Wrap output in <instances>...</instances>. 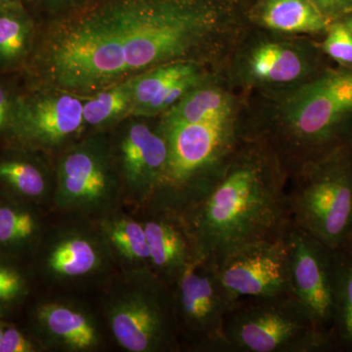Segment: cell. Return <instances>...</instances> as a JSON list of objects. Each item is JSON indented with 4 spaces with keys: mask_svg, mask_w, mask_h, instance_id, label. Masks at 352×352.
<instances>
[{
    "mask_svg": "<svg viewBox=\"0 0 352 352\" xmlns=\"http://www.w3.org/2000/svg\"><path fill=\"white\" fill-rule=\"evenodd\" d=\"M238 29L227 0H88L48 24L32 73L41 87L87 97L164 65L212 64Z\"/></svg>",
    "mask_w": 352,
    "mask_h": 352,
    "instance_id": "6da1fadb",
    "label": "cell"
},
{
    "mask_svg": "<svg viewBox=\"0 0 352 352\" xmlns=\"http://www.w3.org/2000/svg\"><path fill=\"white\" fill-rule=\"evenodd\" d=\"M288 175L267 141L241 143L214 188L182 214L197 256L215 266L243 245L283 237Z\"/></svg>",
    "mask_w": 352,
    "mask_h": 352,
    "instance_id": "7a4b0ae2",
    "label": "cell"
},
{
    "mask_svg": "<svg viewBox=\"0 0 352 352\" xmlns=\"http://www.w3.org/2000/svg\"><path fill=\"white\" fill-rule=\"evenodd\" d=\"M275 113L252 131L276 153L288 179L310 162L352 143V68H325L285 94Z\"/></svg>",
    "mask_w": 352,
    "mask_h": 352,
    "instance_id": "3957f363",
    "label": "cell"
},
{
    "mask_svg": "<svg viewBox=\"0 0 352 352\" xmlns=\"http://www.w3.org/2000/svg\"><path fill=\"white\" fill-rule=\"evenodd\" d=\"M159 127L168 143V164L161 185L143 212L166 210L182 217L226 173L245 138V126L237 116L220 122Z\"/></svg>",
    "mask_w": 352,
    "mask_h": 352,
    "instance_id": "277c9868",
    "label": "cell"
},
{
    "mask_svg": "<svg viewBox=\"0 0 352 352\" xmlns=\"http://www.w3.org/2000/svg\"><path fill=\"white\" fill-rule=\"evenodd\" d=\"M99 293L109 338L122 351H182L171 287L154 271L119 270Z\"/></svg>",
    "mask_w": 352,
    "mask_h": 352,
    "instance_id": "5b68a950",
    "label": "cell"
},
{
    "mask_svg": "<svg viewBox=\"0 0 352 352\" xmlns=\"http://www.w3.org/2000/svg\"><path fill=\"white\" fill-rule=\"evenodd\" d=\"M55 214L30 259L32 279L53 294L100 289L120 268L98 221Z\"/></svg>",
    "mask_w": 352,
    "mask_h": 352,
    "instance_id": "8992f818",
    "label": "cell"
},
{
    "mask_svg": "<svg viewBox=\"0 0 352 352\" xmlns=\"http://www.w3.org/2000/svg\"><path fill=\"white\" fill-rule=\"evenodd\" d=\"M289 177L292 223L333 251L344 248L352 237V143L305 164Z\"/></svg>",
    "mask_w": 352,
    "mask_h": 352,
    "instance_id": "52a82bcc",
    "label": "cell"
},
{
    "mask_svg": "<svg viewBox=\"0 0 352 352\" xmlns=\"http://www.w3.org/2000/svg\"><path fill=\"white\" fill-rule=\"evenodd\" d=\"M232 352H316L336 349L332 335L294 295L243 298L224 322Z\"/></svg>",
    "mask_w": 352,
    "mask_h": 352,
    "instance_id": "ba28073f",
    "label": "cell"
},
{
    "mask_svg": "<svg viewBox=\"0 0 352 352\" xmlns=\"http://www.w3.org/2000/svg\"><path fill=\"white\" fill-rule=\"evenodd\" d=\"M54 214L99 220L124 208L109 131L85 134L54 157Z\"/></svg>",
    "mask_w": 352,
    "mask_h": 352,
    "instance_id": "9c48e42d",
    "label": "cell"
},
{
    "mask_svg": "<svg viewBox=\"0 0 352 352\" xmlns=\"http://www.w3.org/2000/svg\"><path fill=\"white\" fill-rule=\"evenodd\" d=\"M170 287L182 351L232 352L224 322L236 300L222 284L217 266L198 258Z\"/></svg>",
    "mask_w": 352,
    "mask_h": 352,
    "instance_id": "30bf717a",
    "label": "cell"
},
{
    "mask_svg": "<svg viewBox=\"0 0 352 352\" xmlns=\"http://www.w3.org/2000/svg\"><path fill=\"white\" fill-rule=\"evenodd\" d=\"M258 34L241 44L232 62L234 80L245 87L285 94L312 80L322 66L321 47L291 34Z\"/></svg>",
    "mask_w": 352,
    "mask_h": 352,
    "instance_id": "8fae6325",
    "label": "cell"
},
{
    "mask_svg": "<svg viewBox=\"0 0 352 352\" xmlns=\"http://www.w3.org/2000/svg\"><path fill=\"white\" fill-rule=\"evenodd\" d=\"M85 97L41 87L20 94L15 120L7 145H17L54 159L87 134L83 122Z\"/></svg>",
    "mask_w": 352,
    "mask_h": 352,
    "instance_id": "7c38bea8",
    "label": "cell"
},
{
    "mask_svg": "<svg viewBox=\"0 0 352 352\" xmlns=\"http://www.w3.org/2000/svg\"><path fill=\"white\" fill-rule=\"evenodd\" d=\"M148 118L129 117L108 131L124 195L134 214L151 203L168 164V143L159 124Z\"/></svg>",
    "mask_w": 352,
    "mask_h": 352,
    "instance_id": "4fadbf2b",
    "label": "cell"
},
{
    "mask_svg": "<svg viewBox=\"0 0 352 352\" xmlns=\"http://www.w3.org/2000/svg\"><path fill=\"white\" fill-rule=\"evenodd\" d=\"M31 329L45 351L97 352L109 335L100 312L68 294H53L32 307Z\"/></svg>",
    "mask_w": 352,
    "mask_h": 352,
    "instance_id": "5bb4252c",
    "label": "cell"
},
{
    "mask_svg": "<svg viewBox=\"0 0 352 352\" xmlns=\"http://www.w3.org/2000/svg\"><path fill=\"white\" fill-rule=\"evenodd\" d=\"M284 240L293 295L333 337L335 251L292 222Z\"/></svg>",
    "mask_w": 352,
    "mask_h": 352,
    "instance_id": "9a60e30c",
    "label": "cell"
},
{
    "mask_svg": "<svg viewBox=\"0 0 352 352\" xmlns=\"http://www.w3.org/2000/svg\"><path fill=\"white\" fill-rule=\"evenodd\" d=\"M217 270L222 284L236 300L293 295L284 236L243 245Z\"/></svg>",
    "mask_w": 352,
    "mask_h": 352,
    "instance_id": "2e32d148",
    "label": "cell"
},
{
    "mask_svg": "<svg viewBox=\"0 0 352 352\" xmlns=\"http://www.w3.org/2000/svg\"><path fill=\"white\" fill-rule=\"evenodd\" d=\"M54 159L17 145L0 152V193L52 210Z\"/></svg>",
    "mask_w": 352,
    "mask_h": 352,
    "instance_id": "e0dca14e",
    "label": "cell"
},
{
    "mask_svg": "<svg viewBox=\"0 0 352 352\" xmlns=\"http://www.w3.org/2000/svg\"><path fill=\"white\" fill-rule=\"evenodd\" d=\"M136 214L144 226L151 270L171 286L198 258L184 222L179 215L166 210H146Z\"/></svg>",
    "mask_w": 352,
    "mask_h": 352,
    "instance_id": "ac0fdd59",
    "label": "cell"
},
{
    "mask_svg": "<svg viewBox=\"0 0 352 352\" xmlns=\"http://www.w3.org/2000/svg\"><path fill=\"white\" fill-rule=\"evenodd\" d=\"M48 208L0 193V254L31 259L50 223Z\"/></svg>",
    "mask_w": 352,
    "mask_h": 352,
    "instance_id": "d6986e66",
    "label": "cell"
},
{
    "mask_svg": "<svg viewBox=\"0 0 352 352\" xmlns=\"http://www.w3.org/2000/svg\"><path fill=\"white\" fill-rule=\"evenodd\" d=\"M250 18L266 31L278 34H325L332 21L307 0H261Z\"/></svg>",
    "mask_w": 352,
    "mask_h": 352,
    "instance_id": "ffe728a7",
    "label": "cell"
},
{
    "mask_svg": "<svg viewBox=\"0 0 352 352\" xmlns=\"http://www.w3.org/2000/svg\"><path fill=\"white\" fill-rule=\"evenodd\" d=\"M235 97L214 80L190 91L170 110L160 116V126L220 122L237 117Z\"/></svg>",
    "mask_w": 352,
    "mask_h": 352,
    "instance_id": "44dd1931",
    "label": "cell"
},
{
    "mask_svg": "<svg viewBox=\"0 0 352 352\" xmlns=\"http://www.w3.org/2000/svg\"><path fill=\"white\" fill-rule=\"evenodd\" d=\"M99 226L120 270L150 268L151 256L142 220L124 208L99 220Z\"/></svg>",
    "mask_w": 352,
    "mask_h": 352,
    "instance_id": "7402d4cb",
    "label": "cell"
},
{
    "mask_svg": "<svg viewBox=\"0 0 352 352\" xmlns=\"http://www.w3.org/2000/svg\"><path fill=\"white\" fill-rule=\"evenodd\" d=\"M36 41L34 21L23 1L0 6V71L27 64Z\"/></svg>",
    "mask_w": 352,
    "mask_h": 352,
    "instance_id": "603a6c76",
    "label": "cell"
},
{
    "mask_svg": "<svg viewBox=\"0 0 352 352\" xmlns=\"http://www.w3.org/2000/svg\"><path fill=\"white\" fill-rule=\"evenodd\" d=\"M136 76L85 97L82 117L87 134L110 131L131 117Z\"/></svg>",
    "mask_w": 352,
    "mask_h": 352,
    "instance_id": "cb8c5ba5",
    "label": "cell"
},
{
    "mask_svg": "<svg viewBox=\"0 0 352 352\" xmlns=\"http://www.w3.org/2000/svg\"><path fill=\"white\" fill-rule=\"evenodd\" d=\"M333 338L336 349L352 351V245L335 250V312Z\"/></svg>",
    "mask_w": 352,
    "mask_h": 352,
    "instance_id": "d4e9b609",
    "label": "cell"
},
{
    "mask_svg": "<svg viewBox=\"0 0 352 352\" xmlns=\"http://www.w3.org/2000/svg\"><path fill=\"white\" fill-rule=\"evenodd\" d=\"M205 66L198 62H177L157 67L136 76L131 117H138L143 108L168 87L186 76L203 71Z\"/></svg>",
    "mask_w": 352,
    "mask_h": 352,
    "instance_id": "484cf974",
    "label": "cell"
},
{
    "mask_svg": "<svg viewBox=\"0 0 352 352\" xmlns=\"http://www.w3.org/2000/svg\"><path fill=\"white\" fill-rule=\"evenodd\" d=\"M32 273L18 261L0 254V317L15 314L30 298L32 288Z\"/></svg>",
    "mask_w": 352,
    "mask_h": 352,
    "instance_id": "4316f807",
    "label": "cell"
},
{
    "mask_svg": "<svg viewBox=\"0 0 352 352\" xmlns=\"http://www.w3.org/2000/svg\"><path fill=\"white\" fill-rule=\"evenodd\" d=\"M210 80L212 78L208 75L207 69H205L178 80L175 85L168 87L163 94L160 95L151 103L143 108L138 113V117L148 118V119L160 117L162 113H166L176 103L182 100L183 97L186 96L190 91Z\"/></svg>",
    "mask_w": 352,
    "mask_h": 352,
    "instance_id": "83f0119b",
    "label": "cell"
},
{
    "mask_svg": "<svg viewBox=\"0 0 352 352\" xmlns=\"http://www.w3.org/2000/svg\"><path fill=\"white\" fill-rule=\"evenodd\" d=\"M320 47L324 55L340 67L352 68V34L342 20L333 21L325 32Z\"/></svg>",
    "mask_w": 352,
    "mask_h": 352,
    "instance_id": "f1b7e54d",
    "label": "cell"
},
{
    "mask_svg": "<svg viewBox=\"0 0 352 352\" xmlns=\"http://www.w3.org/2000/svg\"><path fill=\"white\" fill-rule=\"evenodd\" d=\"M43 346L31 331L6 321L0 340V352H43Z\"/></svg>",
    "mask_w": 352,
    "mask_h": 352,
    "instance_id": "f546056e",
    "label": "cell"
},
{
    "mask_svg": "<svg viewBox=\"0 0 352 352\" xmlns=\"http://www.w3.org/2000/svg\"><path fill=\"white\" fill-rule=\"evenodd\" d=\"M19 96L8 83L0 80V140L8 142L10 138Z\"/></svg>",
    "mask_w": 352,
    "mask_h": 352,
    "instance_id": "4dcf8cb0",
    "label": "cell"
},
{
    "mask_svg": "<svg viewBox=\"0 0 352 352\" xmlns=\"http://www.w3.org/2000/svg\"><path fill=\"white\" fill-rule=\"evenodd\" d=\"M329 20L344 19L352 13V0H307Z\"/></svg>",
    "mask_w": 352,
    "mask_h": 352,
    "instance_id": "1f68e13d",
    "label": "cell"
},
{
    "mask_svg": "<svg viewBox=\"0 0 352 352\" xmlns=\"http://www.w3.org/2000/svg\"><path fill=\"white\" fill-rule=\"evenodd\" d=\"M43 1L48 8L56 11L58 14L74 8V7L82 6L88 0H43Z\"/></svg>",
    "mask_w": 352,
    "mask_h": 352,
    "instance_id": "d6a6232c",
    "label": "cell"
},
{
    "mask_svg": "<svg viewBox=\"0 0 352 352\" xmlns=\"http://www.w3.org/2000/svg\"><path fill=\"white\" fill-rule=\"evenodd\" d=\"M342 21L344 23V25L349 28V31H351L352 34V13L347 15L346 17H344Z\"/></svg>",
    "mask_w": 352,
    "mask_h": 352,
    "instance_id": "836d02e7",
    "label": "cell"
},
{
    "mask_svg": "<svg viewBox=\"0 0 352 352\" xmlns=\"http://www.w3.org/2000/svg\"><path fill=\"white\" fill-rule=\"evenodd\" d=\"M6 319H3L0 317V340H1L2 331H3L4 325H6Z\"/></svg>",
    "mask_w": 352,
    "mask_h": 352,
    "instance_id": "e575fe53",
    "label": "cell"
},
{
    "mask_svg": "<svg viewBox=\"0 0 352 352\" xmlns=\"http://www.w3.org/2000/svg\"><path fill=\"white\" fill-rule=\"evenodd\" d=\"M23 1V0H0V6L2 4L11 3V2Z\"/></svg>",
    "mask_w": 352,
    "mask_h": 352,
    "instance_id": "d590c367",
    "label": "cell"
},
{
    "mask_svg": "<svg viewBox=\"0 0 352 352\" xmlns=\"http://www.w3.org/2000/svg\"><path fill=\"white\" fill-rule=\"evenodd\" d=\"M347 244H351V245H352V237H351V241H349V243H347Z\"/></svg>",
    "mask_w": 352,
    "mask_h": 352,
    "instance_id": "8d00e7d4",
    "label": "cell"
}]
</instances>
